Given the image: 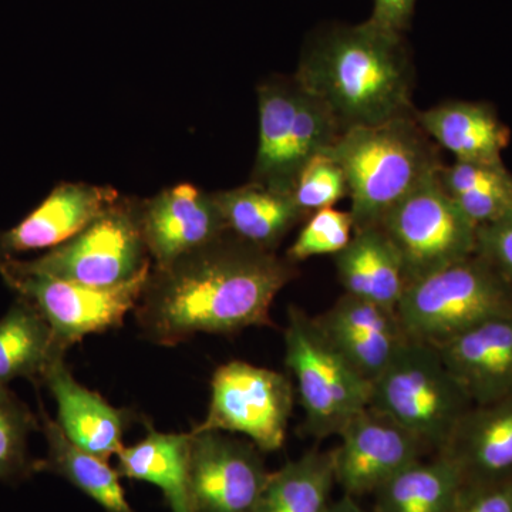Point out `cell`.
<instances>
[{
  "instance_id": "6da1fadb",
  "label": "cell",
  "mask_w": 512,
  "mask_h": 512,
  "mask_svg": "<svg viewBox=\"0 0 512 512\" xmlns=\"http://www.w3.org/2000/svg\"><path fill=\"white\" fill-rule=\"evenodd\" d=\"M298 275L296 264L232 234L151 268L134 315L141 335L158 346L198 333L232 335L271 326L276 295Z\"/></svg>"
},
{
  "instance_id": "7a4b0ae2",
  "label": "cell",
  "mask_w": 512,
  "mask_h": 512,
  "mask_svg": "<svg viewBox=\"0 0 512 512\" xmlns=\"http://www.w3.org/2000/svg\"><path fill=\"white\" fill-rule=\"evenodd\" d=\"M295 80L328 106L342 131L416 113L413 64L400 33L366 20L320 32Z\"/></svg>"
},
{
  "instance_id": "3957f363",
  "label": "cell",
  "mask_w": 512,
  "mask_h": 512,
  "mask_svg": "<svg viewBox=\"0 0 512 512\" xmlns=\"http://www.w3.org/2000/svg\"><path fill=\"white\" fill-rule=\"evenodd\" d=\"M416 113L349 128L332 147L348 178L355 231L379 225L387 212L444 167L437 144Z\"/></svg>"
},
{
  "instance_id": "277c9868",
  "label": "cell",
  "mask_w": 512,
  "mask_h": 512,
  "mask_svg": "<svg viewBox=\"0 0 512 512\" xmlns=\"http://www.w3.org/2000/svg\"><path fill=\"white\" fill-rule=\"evenodd\" d=\"M436 346L410 339L372 382L370 409L413 434L426 451L446 448L473 407Z\"/></svg>"
},
{
  "instance_id": "5b68a950",
  "label": "cell",
  "mask_w": 512,
  "mask_h": 512,
  "mask_svg": "<svg viewBox=\"0 0 512 512\" xmlns=\"http://www.w3.org/2000/svg\"><path fill=\"white\" fill-rule=\"evenodd\" d=\"M259 143L251 183L293 195L313 157L335 146L343 133L328 106L296 82L272 77L259 84Z\"/></svg>"
},
{
  "instance_id": "8992f818",
  "label": "cell",
  "mask_w": 512,
  "mask_h": 512,
  "mask_svg": "<svg viewBox=\"0 0 512 512\" xmlns=\"http://www.w3.org/2000/svg\"><path fill=\"white\" fill-rule=\"evenodd\" d=\"M396 311L410 339L437 346L485 320L512 315V285L474 254L407 286Z\"/></svg>"
},
{
  "instance_id": "52a82bcc",
  "label": "cell",
  "mask_w": 512,
  "mask_h": 512,
  "mask_svg": "<svg viewBox=\"0 0 512 512\" xmlns=\"http://www.w3.org/2000/svg\"><path fill=\"white\" fill-rule=\"evenodd\" d=\"M284 346L306 434L319 440L339 436L353 417L369 407L372 383L335 348L318 320L298 306L289 308Z\"/></svg>"
},
{
  "instance_id": "ba28073f",
  "label": "cell",
  "mask_w": 512,
  "mask_h": 512,
  "mask_svg": "<svg viewBox=\"0 0 512 512\" xmlns=\"http://www.w3.org/2000/svg\"><path fill=\"white\" fill-rule=\"evenodd\" d=\"M22 262L32 271L100 289L130 284L153 268L141 234L138 201L124 197L76 237Z\"/></svg>"
},
{
  "instance_id": "9c48e42d",
  "label": "cell",
  "mask_w": 512,
  "mask_h": 512,
  "mask_svg": "<svg viewBox=\"0 0 512 512\" xmlns=\"http://www.w3.org/2000/svg\"><path fill=\"white\" fill-rule=\"evenodd\" d=\"M379 227L402 259L407 282L476 254L477 225L431 175L384 215Z\"/></svg>"
},
{
  "instance_id": "30bf717a",
  "label": "cell",
  "mask_w": 512,
  "mask_h": 512,
  "mask_svg": "<svg viewBox=\"0 0 512 512\" xmlns=\"http://www.w3.org/2000/svg\"><path fill=\"white\" fill-rule=\"evenodd\" d=\"M150 272L117 288H90L32 271L16 256L0 255L5 284L35 306L64 350L86 336L120 328L136 308Z\"/></svg>"
},
{
  "instance_id": "8fae6325",
  "label": "cell",
  "mask_w": 512,
  "mask_h": 512,
  "mask_svg": "<svg viewBox=\"0 0 512 512\" xmlns=\"http://www.w3.org/2000/svg\"><path fill=\"white\" fill-rule=\"evenodd\" d=\"M295 389L284 373L232 360L215 370L210 406L192 431H222L248 437L262 453L285 446Z\"/></svg>"
},
{
  "instance_id": "7c38bea8",
  "label": "cell",
  "mask_w": 512,
  "mask_h": 512,
  "mask_svg": "<svg viewBox=\"0 0 512 512\" xmlns=\"http://www.w3.org/2000/svg\"><path fill=\"white\" fill-rule=\"evenodd\" d=\"M191 512H255L271 471L251 441L222 431H190Z\"/></svg>"
},
{
  "instance_id": "4fadbf2b",
  "label": "cell",
  "mask_w": 512,
  "mask_h": 512,
  "mask_svg": "<svg viewBox=\"0 0 512 512\" xmlns=\"http://www.w3.org/2000/svg\"><path fill=\"white\" fill-rule=\"evenodd\" d=\"M339 437L332 450L335 480L353 498L375 493L426 453L413 434L370 407L353 417Z\"/></svg>"
},
{
  "instance_id": "5bb4252c",
  "label": "cell",
  "mask_w": 512,
  "mask_h": 512,
  "mask_svg": "<svg viewBox=\"0 0 512 512\" xmlns=\"http://www.w3.org/2000/svg\"><path fill=\"white\" fill-rule=\"evenodd\" d=\"M138 220L154 268L171 265L228 234L214 194L188 183L138 201Z\"/></svg>"
},
{
  "instance_id": "9a60e30c",
  "label": "cell",
  "mask_w": 512,
  "mask_h": 512,
  "mask_svg": "<svg viewBox=\"0 0 512 512\" xmlns=\"http://www.w3.org/2000/svg\"><path fill=\"white\" fill-rule=\"evenodd\" d=\"M316 320L335 348L370 383L410 340L397 311L348 293Z\"/></svg>"
},
{
  "instance_id": "2e32d148",
  "label": "cell",
  "mask_w": 512,
  "mask_h": 512,
  "mask_svg": "<svg viewBox=\"0 0 512 512\" xmlns=\"http://www.w3.org/2000/svg\"><path fill=\"white\" fill-rule=\"evenodd\" d=\"M120 197L106 185L59 184L28 217L0 234V255L49 251L76 237Z\"/></svg>"
},
{
  "instance_id": "e0dca14e",
  "label": "cell",
  "mask_w": 512,
  "mask_h": 512,
  "mask_svg": "<svg viewBox=\"0 0 512 512\" xmlns=\"http://www.w3.org/2000/svg\"><path fill=\"white\" fill-rule=\"evenodd\" d=\"M436 348L474 406L512 397V315L485 320Z\"/></svg>"
},
{
  "instance_id": "ac0fdd59",
  "label": "cell",
  "mask_w": 512,
  "mask_h": 512,
  "mask_svg": "<svg viewBox=\"0 0 512 512\" xmlns=\"http://www.w3.org/2000/svg\"><path fill=\"white\" fill-rule=\"evenodd\" d=\"M64 357L53 360L40 379L55 399L56 423L77 447L109 461L123 450L124 434L134 414L111 406L99 393L77 382Z\"/></svg>"
},
{
  "instance_id": "d6986e66",
  "label": "cell",
  "mask_w": 512,
  "mask_h": 512,
  "mask_svg": "<svg viewBox=\"0 0 512 512\" xmlns=\"http://www.w3.org/2000/svg\"><path fill=\"white\" fill-rule=\"evenodd\" d=\"M441 454L454 461L464 488L512 478V397L473 406Z\"/></svg>"
},
{
  "instance_id": "ffe728a7",
  "label": "cell",
  "mask_w": 512,
  "mask_h": 512,
  "mask_svg": "<svg viewBox=\"0 0 512 512\" xmlns=\"http://www.w3.org/2000/svg\"><path fill=\"white\" fill-rule=\"evenodd\" d=\"M416 117L431 140L450 151L456 161L503 163L511 131L491 104L447 101L431 109L417 111Z\"/></svg>"
},
{
  "instance_id": "44dd1931",
  "label": "cell",
  "mask_w": 512,
  "mask_h": 512,
  "mask_svg": "<svg viewBox=\"0 0 512 512\" xmlns=\"http://www.w3.org/2000/svg\"><path fill=\"white\" fill-rule=\"evenodd\" d=\"M335 264L345 293L394 311L409 286L402 259L379 225L353 232Z\"/></svg>"
},
{
  "instance_id": "7402d4cb",
  "label": "cell",
  "mask_w": 512,
  "mask_h": 512,
  "mask_svg": "<svg viewBox=\"0 0 512 512\" xmlns=\"http://www.w3.org/2000/svg\"><path fill=\"white\" fill-rule=\"evenodd\" d=\"M212 194L229 234L266 251H275L292 228L309 218L293 195L251 181Z\"/></svg>"
},
{
  "instance_id": "603a6c76",
  "label": "cell",
  "mask_w": 512,
  "mask_h": 512,
  "mask_svg": "<svg viewBox=\"0 0 512 512\" xmlns=\"http://www.w3.org/2000/svg\"><path fill=\"white\" fill-rule=\"evenodd\" d=\"M40 430L47 443L45 460L35 461V471H47L69 481L106 512H136L120 484L119 471L109 461L87 453L67 439L56 420L40 404Z\"/></svg>"
},
{
  "instance_id": "cb8c5ba5",
  "label": "cell",
  "mask_w": 512,
  "mask_h": 512,
  "mask_svg": "<svg viewBox=\"0 0 512 512\" xmlns=\"http://www.w3.org/2000/svg\"><path fill=\"white\" fill-rule=\"evenodd\" d=\"M190 433H163L151 427L147 436L117 454L120 477L157 485L171 512H191L188 497Z\"/></svg>"
},
{
  "instance_id": "d4e9b609",
  "label": "cell",
  "mask_w": 512,
  "mask_h": 512,
  "mask_svg": "<svg viewBox=\"0 0 512 512\" xmlns=\"http://www.w3.org/2000/svg\"><path fill=\"white\" fill-rule=\"evenodd\" d=\"M463 491L461 471L439 453L404 468L375 491V512H453Z\"/></svg>"
},
{
  "instance_id": "484cf974",
  "label": "cell",
  "mask_w": 512,
  "mask_h": 512,
  "mask_svg": "<svg viewBox=\"0 0 512 512\" xmlns=\"http://www.w3.org/2000/svg\"><path fill=\"white\" fill-rule=\"evenodd\" d=\"M66 353L45 318L26 299L18 296L0 318V384L16 379L40 383L50 363Z\"/></svg>"
},
{
  "instance_id": "4316f807",
  "label": "cell",
  "mask_w": 512,
  "mask_h": 512,
  "mask_svg": "<svg viewBox=\"0 0 512 512\" xmlns=\"http://www.w3.org/2000/svg\"><path fill=\"white\" fill-rule=\"evenodd\" d=\"M335 484L332 451H308L269 473L255 512H326Z\"/></svg>"
},
{
  "instance_id": "83f0119b",
  "label": "cell",
  "mask_w": 512,
  "mask_h": 512,
  "mask_svg": "<svg viewBox=\"0 0 512 512\" xmlns=\"http://www.w3.org/2000/svg\"><path fill=\"white\" fill-rule=\"evenodd\" d=\"M40 429V420L30 412L8 384H0V480L13 481L30 476L35 461L28 457V437Z\"/></svg>"
},
{
  "instance_id": "f1b7e54d",
  "label": "cell",
  "mask_w": 512,
  "mask_h": 512,
  "mask_svg": "<svg viewBox=\"0 0 512 512\" xmlns=\"http://www.w3.org/2000/svg\"><path fill=\"white\" fill-rule=\"evenodd\" d=\"M345 197H349L348 178L333 156L332 148L313 157L303 167L293 190L296 204L308 215L333 208Z\"/></svg>"
},
{
  "instance_id": "f546056e",
  "label": "cell",
  "mask_w": 512,
  "mask_h": 512,
  "mask_svg": "<svg viewBox=\"0 0 512 512\" xmlns=\"http://www.w3.org/2000/svg\"><path fill=\"white\" fill-rule=\"evenodd\" d=\"M355 227L349 211L325 208L309 215L298 238L286 252V259L298 264L313 256L338 255L348 247Z\"/></svg>"
},
{
  "instance_id": "4dcf8cb0",
  "label": "cell",
  "mask_w": 512,
  "mask_h": 512,
  "mask_svg": "<svg viewBox=\"0 0 512 512\" xmlns=\"http://www.w3.org/2000/svg\"><path fill=\"white\" fill-rule=\"evenodd\" d=\"M476 254L512 285V210L500 220L477 227Z\"/></svg>"
},
{
  "instance_id": "1f68e13d",
  "label": "cell",
  "mask_w": 512,
  "mask_h": 512,
  "mask_svg": "<svg viewBox=\"0 0 512 512\" xmlns=\"http://www.w3.org/2000/svg\"><path fill=\"white\" fill-rule=\"evenodd\" d=\"M453 512H512V478L464 488Z\"/></svg>"
},
{
  "instance_id": "d6a6232c",
  "label": "cell",
  "mask_w": 512,
  "mask_h": 512,
  "mask_svg": "<svg viewBox=\"0 0 512 512\" xmlns=\"http://www.w3.org/2000/svg\"><path fill=\"white\" fill-rule=\"evenodd\" d=\"M416 0H375L370 22L403 35L412 20Z\"/></svg>"
},
{
  "instance_id": "836d02e7",
  "label": "cell",
  "mask_w": 512,
  "mask_h": 512,
  "mask_svg": "<svg viewBox=\"0 0 512 512\" xmlns=\"http://www.w3.org/2000/svg\"><path fill=\"white\" fill-rule=\"evenodd\" d=\"M326 512H367L360 507L359 504L353 500V497H349V495H345V497L340 498V500L335 501V503L330 504L328 511Z\"/></svg>"
}]
</instances>
